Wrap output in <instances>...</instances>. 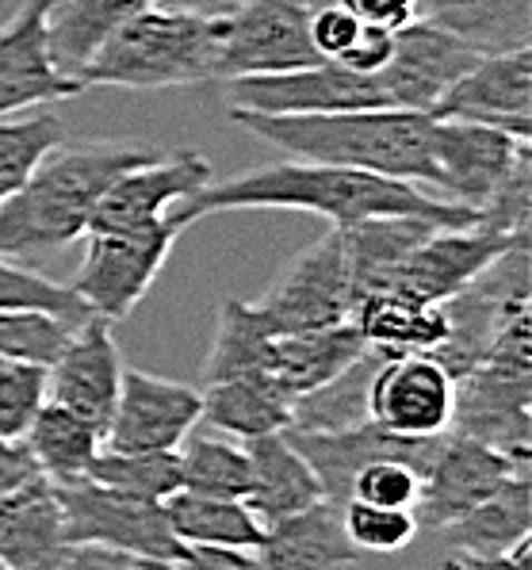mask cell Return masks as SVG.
<instances>
[{
    "label": "cell",
    "instance_id": "19",
    "mask_svg": "<svg viewBox=\"0 0 532 570\" xmlns=\"http://www.w3.org/2000/svg\"><path fill=\"white\" fill-rule=\"evenodd\" d=\"M211 177V161L191 150L161 154L146 165H135L100 196L89 230H138V226L161 223Z\"/></svg>",
    "mask_w": 532,
    "mask_h": 570
},
{
    "label": "cell",
    "instance_id": "15",
    "mask_svg": "<svg viewBox=\"0 0 532 570\" xmlns=\"http://www.w3.org/2000/svg\"><path fill=\"white\" fill-rule=\"evenodd\" d=\"M124 372L127 364L116 345L111 322L89 314L69 330L62 353L47 364V402L73 410L77 417H85L104 433L111 410H116Z\"/></svg>",
    "mask_w": 532,
    "mask_h": 570
},
{
    "label": "cell",
    "instance_id": "17",
    "mask_svg": "<svg viewBox=\"0 0 532 570\" xmlns=\"http://www.w3.org/2000/svg\"><path fill=\"white\" fill-rule=\"evenodd\" d=\"M55 0H23L0 28V119L39 111L85 92L47 50V12Z\"/></svg>",
    "mask_w": 532,
    "mask_h": 570
},
{
    "label": "cell",
    "instance_id": "6",
    "mask_svg": "<svg viewBox=\"0 0 532 570\" xmlns=\"http://www.w3.org/2000/svg\"><path fill=\"white\" fill-rule=\"evenodd\" d=\"M307 0H242L215 20V81L287 73L314 66Z\"/></svg>",
    "mask_w": 532,
    "mask_h": 570
},
{
    "label": "cell",
    "instance_id": "52",
    "mask_svg": "<svg viewBox=\"0 0 532 570\" xmlns=\"http://www.w3.org/2000/svg\"><path fill=\"white\" fill-rule=\"evenodd\" d=\"M0 570H4V563H0Z\"/></svg>",
    "mask_w": 532,
    "mask_h": 570
},
{
    "label": "cell",
    "instance_id": "22",
    "mask_svg": "<svg viewBox=\"0 0 532 570\" xmlns=\"http://www.w3.org/2000/svg\"><path fill=\"white\" fill-rule=\"evenodd\" d=\"M62 502L55 482L28 479L0 498V563L4 570H62L69 559Z\"/></svg>",
    "mask_w": 532,
    "mask_h": 570
},
{
    "label": "cell",
    "instance_id": "25",
    "mask_svg": "<svg viewBox=\"0 0 532 570\" xmlns=\"http://www.w3.org/2000/svg\"><path fill=\"white\" fill-rule=\"evenodd\" d=\"M249 452V494L246 505L260 524L284 521V517L322 502V482L307 463V455L292 444L287 433H268L246 441Z\"/></svg>",
    "mask_w": 532,
    "mask_h": 570
},
{
    "label": "cell",
    "instance_id": "51",
    "mask_svg": "<svg viewBox=\"0 0 532 570\" xmlns=\"http://www.w3.org/2000/svg\"><path fill=\"white\" fill-rule=\"evenodd\" d=\"M146 570H180L177 563H157V559H142Z\"/></svg>",
    "mask_w": 532,
    "mask_h": 570
},
{
    "label": "cell",
    "instance_id": "10",
    "mask_svg": "<svg viewBox=\"0 0 532 570\" xmlns=\"http://www.w3.org/2000/svg\"><path fill=\"white\" fill-rule=\"evenodd\" d=\"M226 104L230 111H253V116H334V111L391 108L380 77L353 73L337 61L226 81Z\"/></svg>",
    "mask_w": 532,
    "mask_h": 570
},
{
    "label": "cell",
    "instance_id": "16",
    "mask_svg": "<svg viewBox=\"0 0 532 570\" xmlns=\"http://www.w3.org/2000/svg\"><path fill=\"white\" fill-rule=\"evenodd\" d=\"M529 157L525 138L505 130L479 127L460 119H433V169H437V196L464 207H483L505 177Z\"/></svg>",
    "mask_w": 532,
    "mask_h": 570
},
{
    "label": "cell",
    "instance_id": "1",
    "mask_svg": "<svg viewBox=\"0 0 532 570\" xmlns=\"http://www.w3.org/2000/svg\"><path fill=\"white\" fill-rule=\"evenodd\" d=\"M223 210H311V215L329 218V226H353L361 218L380 215H414L425 223L449 226V230L479 226L475 207L452 204L417 184L345 169V165L299 161V157L234 173V177H211L169 218L188 230L191 223L223 215Z\"/></svg>",
    "mask_w": 532,
    "mask_h": 570
},
{
    "label": "cell",
    "instance_id": "40",
    "mask_svg": "<svg viewBox=\"0 0 532 570\" xmlns=\"http://www.w3.org/2000/svg\"><path fill=\"white\" fill-rule=\"evenodd\" d=\"M77 322L42 311H0V361L50 364Z\"/></svg>",
    "mask_w": 532,
    "mask_h": 570
},
{
    "label": "cell",
    "instance_id": "21",
    "mask_svg": "<svg viewBox=\"0 0 532 570\" xmlns=\"http://www.w3.org/2000/svg\"><path fill=\"white\" fill-rule=\"evenodd\" d=\"M292 444L307 455V463L314 468V475L322 482V494L326 502L345 505L348 498V482H353L356 471L372 460H383V455H398V460H410L425 471L433 455V441H410V436H395L387 429L372 425V421H361V425L348 429H322V433H295L287 429Z\"/></svg>",
    "mask_w": 532,
    "mask_h": 570
},
{
    "label": "cell",
    "instance_id": "42",
    "mask_svg": "<svg viewBox=\"0 0 532 570\" xmlns=\"http://www.w3.org/2000/svg\"><path fill=\"white\" fill-rule=\"evenodd\" d=\"M348 498L368 502V505H387V510H417V498H422V468L410 460H398V455L372 460L356 471L353 482H348Z\"/></svg>",
    "mask_w": 532,
    "mask_h": 570
},
{
    "label": "cell",
    "instance_id": "38",
    "mask_svg": "<svg viewBox=\"0 0 532 570\" xmlns=\"http://www.w3.org/2000/svg\"><path fill=\"white\" fill-rule=\"evenodd\" d=\"M342 524L345 537L361 556H395L414 543L422 532L414 510H387V505H368L348 498L342 505Z\"/></svg>",
    "mask_w": 532,
    "mask_h": 570
},
{
    "label": "cell",
    "instance_id": "46",
    "mask_svg": "<svg viewBox=\"0 0 532 570\" xmlns=\"http://www.w3.org/2000/svg\"><path fill=\"white\" fill-rule=\"evenodd\" d=\"M180 570H268L257 551L238 548H185L177 559Z\"/></svg>",
    "mask_w": 532,
    "mask_h": 570
},
{
    "label": "cell",
    "instance_id": "37",
    "mask_svg": "<svg viewBox=\"0 0 532 570\" xmlns=\"http://www.w3.org/2000/svg\"><path fill=\"white\" fill-rule=\"evenodd\" d=\"M58 142H66V122L55 111L39 108V116H4L0 119V204L31 177Z\"/></svg>",
    "mask_w": 532,
    "mask_h": 570
},
{
    "label": "cell",
    "instance_id": "7",
    "mask_svg": "<svg viewBox=\"0 0 532 570\" xmlns=\"http://www.w3.org/2000/svg\"><path fill=\"white\" fill-rule=\"evenodd\" d=\"M253 306H257L260 322L276 337L348 322V314H353V279H348L342 230L329 226L318 242L295 253Z\"/></svg>",
    "mask_w": 532,
    "mask_h": 570
},
{
    "label": "cell",
    "instance_id": "50",
    "mask_svg": "<svg viewBox=\"0 0 532 570\" xmlns=\"http://www.w3.org/2000/svg\"><path fill=\"white\" fill-rule=\"evenodd\" d=\"M165 8H177V12H191V16H204V20H219V16L234 12L242 0H157Z\"/></svg>",
    "mask_w": 532,
    "mask_h": 570
},
{
    "label": "cell",
    "instance_id": "26",
    "mask_svg": "<svg viewBox=\"0 0 532 570\" xmlns=\"http://www.w3.org/2000/svg\"><path fill=\"white\" fill-rule=\"evenodd\" d=\"M199 399H204L199 425L226 436H238V441H257V436L287 433L292 429L295 402L284 394L273 372L199 383Z\"/></svg>",
    "mask_w": 532,
    "mask_h": 570
},
{
    "label": "cell",
    "instance_id": "27",
    "mask_svg": "<svg viewBox=\"0 0 532 570\" xmlns=\"http://www.w3.org/2000/svg\"><path fill=\"white\" fill-rule=\"evenodd\" d=\"M417 20L449 31L479 58L532 47V0H417Z\"/></svg>",
    "mask_w": 532,
    "mask_h": 570
},
{
    "label": "cell",
    "instance_id": "45",
    "mask_svg": "<svg viewBox=\"0 0 532 570\" xmlns=\"http://www.w3.org/2000/svg\"><path fill=\"white\" fill-rule=\"evenodd\" d=\"M337 4H345L361 23L383 31H398L417 20V0H337Z\"/></svg>",
    "mask_w": 532,
    "mask_h": 570
},
{
    "label": "cell",
    "instance_id": "48",
    "mask_svg": "<svg viewBox=\"0 0 532 570\" xmlns=\"http://www.w3.org/2000/svg\"><path fill=\"white\" fill-rule=\"evenodd\" d=\"M35 460L31 452L23 449V441H4L0 436V498L12 494L16 487H23L28 479H35Z\"/></svg>",
    "mask_w": 532,
    "mask_h": 570
},
{
    "label": "cell",
    "instance_id": "8",
    "mask_svg": "<svg viewBox=\"0 0 532 570\" xmlns=\"http://www.w3.org/2000/svg\"><path fill=\"white\" fill-rule=\"evenodd\" d=\"M55 490L62 502L69 548H104L130 559H157V563H177L185 551L173 540L165 510L157 502L119 494L92 479L66 482Z\"/></svg>",
    "mask_w": 532,
    "mask_h": 570
},
{
    "label": "cell",
    "instance_id": "30",
    "mask_svg": "<svg viewBox=\"0 0 532 570\" xmlns=\"http://www.w3.org/2000/svg\"><path fill=\"white\" fill-rule=\"evenodd\" d=\"M348 318L356 322L364 341L383 356L433 353L449 337V314H444V306L410 303L403 295H387V292L356 299Z\"/></svg>",
    "mask_w": 532,
    "mask_h": 570
},
{
    "label": "cell",
    "instance_id": "20",
    "mask_svg": "<svg viewBox=\"0 0 532 570\" xmlns=\"http://www.w3.org/2000/svg\"><path fill=\"white\" fill-rule=\"evenodd\" d=\"M479 61L471 47L452 39L449 31L433 28L425 20H414L395 31V47H391V61L380 69V85L387 92L391 108L425 111L430 116L437 100L460 77Z\"/></svg>",
    "mask_w": 532,
    "mask_h": 570
},
{
    "label": "cell",
    "instance_id": "35",
    "mask_svg": "<svg viewBox=\"0 0 532 570\" xmlns=\"http://www.w3.org/2000/svg\"><path fill=\"white\" fill-rule=\"evenodd\" d=\"M180 460V490L211 498H242L249 494V452L246 441L226 433H199L191 429L188 441L177 449Z\"/></svg>",
    "mask_w": 532,
    "mask_h": 570
},
{
    "label": "cell",
    "instance_id": "47",
    "mask_svg": "<svg viewBox=\"0 0 532 570\" xmlns=\"http://www.w3.org/2000/svg\"><path fill=\"white\" fill-rule=\"evenodd\" d=\"M532 540L513 543L510 551H494V556H475V551H456L449 559V570H532L529 563Z\"/></svg>",
    "mask_w": 532,
    "mask_h": 570
},
{
    "label": "cell",
    "instance_id": "34",
    "mask_svg": "<svg viewBox=\"0 0 532 570\" xmlns=\"http://www.w3.org/2000/svg\"><path fill=\"white\" fill-rule=\"evenodd\" d=\"M273 364H276V333L260 322L257 306L249 299H238V295L223 299L219 326H215V345H211V353H207L204 380L199 383L273 372Z\"/></svg>",
    "mask_w": 532,
    "mask_h": 570
},
{
    "label": "cell",
    "instance_id": "32",
    "mask_svg": "<svg viewBox=\"0 0 532 570\" xmlns=\"http://www.w3.org/2000/svg\"><path fill=\"white\" fill-rule=\"evenodd\" d=\"M532 529V482L529 471H518L505 487L494 490L475 510L444 524L441 537L452 543V551H475V556H494L510 551L513 543L529 540Z\"/></svg>",
    "mask_w": 532,
    "mask_h": 570
},
{
    "label": "cell",
    "instance_id": "11",
    "mask_svg": "<svg viewBox=\"0 0 532 570\" xmlns=\"http://www.w3.org/2000/svg\"><path fill=\"white\" fill-rule=\"evenodd\" d=\"M204 399L196 383L165 380V375L127 367L119 383L116 410L104 429L108 452H177L199 429Z\"/></svg>",
    "mask_w": 532,
    "mask_h": 570
},
{
    "label": "cell",
    "instance_id": "44",
    "mask_svg": "<svg viewBox=\"0 0 532 570\" xmlns=\"http://www.w3.org/2000/svg\"><path fill=\"white\" fill-rule=\"evenodd\" d=\"M391 47H395V31H383V28H372V23H361L356 39L348 42V50L337 58V66L353 69V73H364V77H376L380 69L391 61Z\"/></svg>",
    "mask_w": 532,
    "mask_h": 570
},
{
    "label": "cell",
    "instance_id": "5",
    "mask_svg": "<svg viewBox=\"0 0 532 570\" xmlns=\"http://www.w3.org/2000/svg\"><path fill=\"white\" fill-rule=\"evenodd\" d=\"M180 234H185V226L173 218L138 226V230H89L81 265H77L69 287L89 306V314L116 326L142 303V295L161 276Z\"/></svg>",
    "mask_w": 532,
    "mask_h": 570
},
{
    "label": "cell",
    "instance_id": "33",
    "mask_svg": "<svg viewBox=\"0 0 532 570\" xmlns=\"http://www.w3.org/2000/svg\"><path fill=\"white\" fill-rule=\"evenodd\" d=\"M23 449L31 452L35 471L42 479L66 487V482H81L89 475L92 460L104 449V433L85 417H77L73 410L47 402L23 436Z\"/></svg>",
    "mask_w": 532,
    "mask_h": 570
},
{
    "label": "cell",
    "instance_id": "28",
    "mask_svg": "<svg viewBox=\"0 0 532 570\" xmlns=\"http://www.w3.org/2000/svg\"><path fill=\"white\" fill-rule=\"evenodd\" d=\"M157 0H55L47 12V50L66 77L81 81L85 66L100 55L127 20Z\"/></svg>",
    "mask_w": 532,
    "mask_h": 570
},
{
    "label": "cell",
    "instance_id": "13",
    "mask_svg": "<svg viewBox=\"0 0 532 570\" xmlns=\"http://www.w3.org/2000/svg\"><path fill=\"white\" fill-rule=\"evenodd\" d=\"M529 234L502 238V234H491V230H483V226H464V230L441 226V230H433L430 238L410 253L403 265L391 272L387 284L376 287V292L403 295L410 303L444 306L449 299H456L467 284H475L510 245H518Z\"/></svg>",
    "mask_w": 532,
    "mask_h": 570
},
{
    "label": "cell",
    "instance_id": "43",
    "mask_svg": "<svg viewBox=\"0 0 532 570\" xmlns=\"http://www.w3.org/2000/svg\"><path fill=\"white\" fill-rule=\"evenodd\" d=\"M356 31H361V20H356L345 4H337V0L318 4L311 12V42H314V50H318L322 61L342 58L348 50V42L356 39Z\"/></svg>",
    "mask_w": 532,
    "mask_h": 570
},
{
    "label": "cell",
    "instance_id": "12",
    "mask_svg": "<svg viewBox=\"0 0 532 570\" xmlns=\"http://www.w3.org/2000/svg\"><path fill=\"white\" fill-rule=\"evenodd\" d=\"M529 402H532V367L510 364H475L456 375V406H452V433L471 436L486 449L510 455L513 463H529Z\"/></svg>",
    "mask_w": 532,
    "mask_h": 570
},
{
    "label": "cell",
    "instance_id": "39",
    "mask_svg": "<svg viewBox=\"0 0 532 570\" xmlns=\"http://www.w3.org/2000/svg\"><path fill=\"white\" fill-rule=\"evenodd\" d=\"M0 311H42L69 322L89 318V306L77 299L73 287L55 284V279L39 276L31 268H20L8 257H0Z\"/></svg>",
    "mask_w": 532,
    "mask_h": 570
},
{
    "label": "cell",
    "instance_id": "29",
    "mask_svg": "<svg viewBox=\"0 0 532 570\" xmlns=\"http://www.w3.org/2000/svg\"><path fill=\"white\" fill-rule=\"evenodd\" d=\"M337 230H342L345 242L348 279H353V303H356L387 284L391 272L403 265L410 253L430 238L433 230H441V226L414 215H380V218H361L353 226H337Z\"/></svg>",
    "mask_w": 532,
    "mask_h": 570
},
{
    "label": "cell",
    "instance_id": "14",
    "mask_svg": "<svg viewBox=\"0 0 532 570\" xmlns=\"http://www.w3.org/2000/svg\"><path fill=\"white\" fill-rule=\"evenodd\" d=\"M518 471H529V463H513L510 455L486 449L460 433H441L433 444V455L422 471V498H417V524L441 532L456 517L475 510L479 502L505 487Z\"/></svg>",
    "mask_w": 532,
    "mask_h": 570
},
{
    "label": "cell",
    "instance_id": "23",
    "mask_svg": "<svg viewBox=\"0 0 532 570\" xmlns=\"http://www.w3.org/2000/svg\"><path fill=\"white\" fill-rule=\"evenodd\" d=\"M257 559L268 570H345L361 563V551L345 537L342 505L322 498L284 521L265 524Z\"/></svg>",
    "mask_w": 532,
    "mask_h": 570
},
{
    "label": "cell",
    "instance_id": "2",
    "mask_svg": "<svg viewBox=\"0 0 532 570\" xmlns=\"http://www.w3.org/2000/svg\"><path fill=\"white\" fill-rule=\"evenodd\" d=\"M161 154V146L146 138L58 142L35 165L31 177L0 204V257H39V253H58L81 242L104 191L127 169Z\"/></svg>",
    "mask_w": 532,
    "mask_h": 570
},
{
    "label": "cell",
    "instance_id": "31",
    "mask_svg": "<svg viewBox=\"0 0 532 570\" xmlns=\"http://www.w3.org/2000/svg\"><path fill=\"white\" fill-rule=\"evenodd\" d=\"M165 521L180 548H238L257 551L265 524L253 517V510L242 498H211L177 490L165 498Z\"/></svg>",
    "mask_w": 532,
    "mask_h": 570
},
{
    "label": "cell",
    "instance_id": "4",
    "mask_svg": "<svg viewBox=\"0 0 532 570\" xmlns=\"http://www.w3.org/2000/svg\"><path fill=\"white\" fill-rule=\"evenodd\" d=\"M215 81V20L150 4L111 35L81 73V85L185 89Z\"/></svg>",
    "mask_w": 532,
    "mask_h": 570
},
{
    "label": "cell",
    "instance_id": "9",
    "mask_svg": "<svg viewBox=\"0 0 532 570\" xmlns=\"http://www.w3.org/2000/svg\"><path fill=\"white\" fill-rule=\"evenodd\" d=\"M452 406L456 380L441 361H433L430 353H380L364 391V414L372 425L410 441H433L449 433Z\"/></svg>",
    "mask_w": 532,
    "mask_h": 570
},
{
    "label": "cell",
    "instance_id": "41",
    "mask_svg": "<svg viewBox=\"0 0 532 570\" xmlns=\"http://www.w3.org/2000/svg\"><path fill=\"white\" fill-rule=\"evenodd\" d=\"M42 406H47V364L0 361V436L23 441Z\"/></svg>",
    "mask_w": 532,
    "mask_h": 570
},
{
    "label": "cell",
    "instance_id": "36",
    "mask_svg": "<svg viewBox=\"0 0 532 570\" xmlns=\"http://www.w3.org/2000/svg\"><path fill=\"white\" fill-rule=\"evenodd\" d=\"M92 482L119 494L142 498V502L165 505V498H173L180 490V460L177 452H108L92 460L89 475Z\"/></svg>",
    "mask_w": 532,
    "mask_h": 570
},
{
    "label": "cell",
    "instance_id": "49",
    "mask_svg": "<svg viewBox=\"0 0 532 570\" xmlns=\"http://www.w3.org/2000/svg\"><path fill=\"white\" fill-rule=\"evenodd\" d=\"M62 570H146L142 559L119 556V551H104V548H73Z\"/></svg>",
    "mask_w": 532,
    "mask_h": 570
},
{
    "label": "cell",
    "instance_id": "3",
    "mask_svg": "<svg viewBox=\"0 0 532 570\" xmlns=\"http://www.w3.org/2000/svg\"><path fill=\"white\" fill-rule=\"evenodd\" d=\"M238 127L280 146L299 161H326L345 169L406 180L437 196L433 169V116L406 108H361L334 116H253L230 111Z\"/></svg>",
    "mask_w": 532,
    "mask_h": 570
},
{
    "label": "cell",
    "instance_id": "24",
    "mask_svg": "<svg viewBox=\"0 0 532 570\" xmlns=\"http://www.w3.org/2000/svg\"><path fill=\"white\" fill-rule=\"evenodd\" d=\"M368 353L372 345L364 341V333L356 330L353 318L326 330L284 333V337H276L273 375L287 399L299 402L314 391L329 387L334 380H342L348 367H356Z\"/></svg>",
    "mask_w": 532,
    "mask_h": 570
},
{
    "label": "cell",
    "instance_id": "18",
    "mask_svg": "<svg viewBox=\"0 0 532 570\" xmlns=\"http://www.w3.org/2000/svg\"><path fill=\"white\" fill-rule=\"evenodd\" d=\"M433 119H460L532 138V47L486 55L452 85L430 111Z\"/></svg>",
    "mask_w": 532,
    "mask_h": 570
}]
</instances>
